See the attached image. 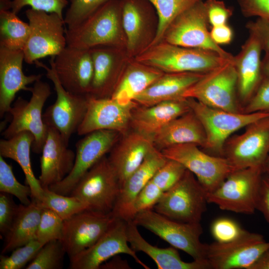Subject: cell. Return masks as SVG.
Here are the masks:
<instances>
[{
  "label": "cell",
  "instance_id": "1",
  "mask_svg": "<svg viewBox=\"0 0 269 269\" xmlns=\"http://www.w3.org/2000/svg\"><path fill=\"white\" fill-rule=\"evenodd\" d=\"M67 46L90 49L110 46L126 51L120 0L107 2L76 26L66 30Z\"/></svg>",
  "mask_w": 269,
  "mask_h": 269
},
{
  "label": "cell",
  "instance_id": "2",
  "mask_svg": "<svg viewBox=\"0 0 269 269\" xmlns=\"http://www.w3.org/2000/svg\"><path fill=\"white\" fill-rule=\"evenodd\" d=\"M163 73L205 74L233 61L213 51L183 47L161 41L134 58Z\"/></svg>",
  "mask_w": 269,
  "mask_h": 269
},
{
  "label": "cell",
  "instance_id": "3",
  "mask_svg": "<svg viewBox=\"0 0 269 269\" xmlns=\"http://www.w3.org/2000/svg\"><path fill=\"white\" fill-rule=\"evenodd\" d=\"M132 221L137 226L147 229L171 246L185 252L194 260L206 261L208 244L200 241L203 233L200 223L177 221L152 210L136 213Z\"/></svg>",
  "mask_w": 269,
  "mask_h": 269
},
{
  "label": "cell",
  "instance_id": "4",
  "mask_svg": "<svg viewBox=\"0 0 269 269\" xmlns=\"http://www.w3.org/2000/svg\"><path fill=\"white\" fill-rule=\"evenodd\" d=\"M191 110L201 123L206 135L203 148L207 153L223 157L224 147L231 134L269 113L232 112L210 107L196 100L186 98ZM206 151V152H207Z\"/></svg>",
  "mask_w": 269,
  "mask_h": 269
},
{
  "label": "cell",
  "instance_id": "5",
  "mask_svg": "<svg viewBox=\"0 0 269 269\" xmlns=\"http://www.w3.org/2000/svg\"><path fill=\"white\" fill-rule=\"evenodd\" d=\"M263 173V167L234 171L216 189L207 193L208 203L237 213H254Z\"/></svg>",
  "mask_w": 269,
  "mask_h": 269
},
{
  "label": "cell",
  "instance_id": "6",
  "mask_svg": "<svg viewBox=\"0 0 269 269\" xmlns=\"http://www.w3.org/2000/svg\"><path fill=\"white\" fill-rule=\"evenodd\" d=\"M207 191L188 170L171 188L163 192L154 211L171 219L200 223L207 209Z\"/></svg>",
  "mask_w": 269,
  "mask_h": 269
},
{
  "label": "cell",
  "instance_id": "7",
  "mask_svg": "<svg viewBox=\"0 0 269 269\" xmlns=\"http://www.w3.org/2000/svg\"><path fill=\"white\" fill-rule=\"evenodd\" d=\"M30 92L31 97L29 101L19 97L12 104L8 112L11 121L1 135L8 139L22 132H30L34 137L31 149L39 154L48 129L43 120L42 109L51 91L49 85L40 79L34 83Z\"/></svg>",
  "mask_w": 269,
  "mask_h": 269
},
{
  "label": "cell",
  "instance_id": "8",
  "mask_svg": "<svg viewBox=\"0 0 269 269\" xmlns=\"http://www.w3.org/2000/svg\"><path fill=\"white\" fill-rule=\"evenodd\" d=\"M25 15L30 32L23 49L24 62L32 64L45 57H55L67 46L63 17L31 8Z\"/></svg>",
  "mask_w": 269,
  "mask_h": 269
},
{
  "label": "cell",
  "instance_id": "9",
  "mask_svg": "<svg viewBox=\"0 0 269 269\" xmlns=\"http://www.w3.org/2000/svg\"><path fill=\"white\" fill-rule=\"evenodd\" d=\"M120 190L118 176L105 155L83 175L70 195L83 202L88 210L109 213Z\"/></svg>",
  "mask_w": 269,
  "mask_h": 269
},
{
  "label": "cell",
  "instance_id": "10",
  "mask_svg": "<svg viewBox=\"0 0 269 269\" xmlns=\"http://www.w3.org/2000/svg\"><path fill=\"white\" fill-rule=\"evenodd\" d=\"M203 0L195 3L180 13L168 25L162 41L189 48L213 51L225 58L234 56L212 40Z\"/></svg>",
  "mask_w": 269,
  "mask_h": 269
},
{
  "label": "cell",
  "instance_id": "11",
  "mask_svg": "<svg viewBox=\"0 0 269 269\" xmlns=\"http://www.w3.org/2000/svg\"><path fill=\"white\" fill-rule=\"evenodd\" d=\"M34 64L45 69L46 76L53 83L56 93L55 103L43 114V121L48 127L56 130L68 144L85 116L89 94H76L67 91L59 82L52 65L48 67L38 61Z\"/></svg>",
  "mask_w": 269,
  "mask_h": 269
},
{
  "label": "cell",
  "instance_id": "12",
  "mask_svg": "<svg viewBox=\"0 0 269 269\" xmlns=\"http://www.w3.org/2000/svg\"><path fill=\"white\" fill-rule=\"evenodd\" d=\"M237 82L233 61H230L204 74L185 92L183 98L194 99L213 108L240 112L237 98Z\"/></svg>",
  "mask_w": 269,
  "mask_h": 269
},
{
  "label": "cell",
  "instance_id": "13",
  "mask_svg": "<svg viewBox=\"0 0 269 269\" xmlns=\"http://www.w3.org/2000/svg\"><path fill=\"white\" fill-rule=\"evenodd\" d=\"M194 143L172 146L161 150L169 159L176 160L191 171L208 193L216 189L237 170L224 157L210 154Z\"/></svg>",
  "mask_w": 269,
  "mask_h": 269
},
{
  "label": "cell",
  "instance_id": "14",
  "mask_svg": "<svg viewBox=\"0 0 269 269\" xmlns=\"http://www.w3.org/2000/svg\"><path fill=\"white\" fill-rule=\"evenodd\" d=\"M269 155V116L245 127L244 132L228 139L223 157L237 169L263 167Z\"/></svg>",
  "mask_w": 269,
  "mask_h": 269
},
{
  "label": "cell",
  "instance_id": "15",
  "mask_svg": "<svg viewBox=\"0 0 269 269\" xmlns=\"http://www.w3.org/2000/svg\"><path fill=\"white\" fill-rule=\"evenodd\" d=\"M120 0L126 52L130 58H135L152 44L158 29V16L148 0Z\"/></svg>",
  "mask_w": 269,
  "mask_h": 269
},
{
  "label": "cell",
  "instance_id": "16",
  "mask_svg": "<svg viewBox=\"0 0 269 269\" xmlns=\"http://www.w3.org/2000/svg\"><path fill=\"white\" fill-rule=\"evenodd\" d=\"M269 247L262 235L247 231L231 242L208 244L206 259L210 269H250Z\"/></svg>",
  "mask_w": 269,
  "mask_h": 269
},
{
  "label": "cell",
  "instance_id": "17",
  "mask_svg": "<svg viewBox=\"0 0 269 269\" xmlns=\"http://www.w3.org/2000/svg\"><path fill=\"white\" fill-rule=\"evenodd\" d=\"M121 136L111 130H99L85 135L76 144L74 165L61 181L48 188L57 193L69 195L83 175L101 158L109 153Z\"/></svg>",
  "mask_w": 269,
  "mask_h": 269
},
{
  "label": "cell",
  "instance_id": "18",
  "mask_svg": "<svg viewBox=\"0 0 269 269\" xmlns=\"http://www.w3.org/2000/svg\"><path fill=\"white\" fill-rule=\"evenodd\" d=\"M117 218L112 212L85 210L64 220L60 241L69 259L93 246Z\"/></svg>",
  "mask_w": 269,
  "mask_h": 269
},
{
  "label": "cell",
  "instance_id": "19",
  "mask_svg": "<svg viewBox=\"0 0 269 269\" xmlns=\"http://www.w3.org/2000/svg\"><path fill=\"white\" fill-rule=\"evenodd\" d=\"M126 230L127 221L117 218L93 246L69 259V269H99L109 259L125 254L131 256L142 267L149 269L129 245Z\"/></svg>",
  "mask_w": 269,
  "mask_h": 269
},
{
  "label": "cell",
  "instance_id": "20",
  "mask_svg": "<svg viewBox=\"0 0 269 269\" xmlns=\"http://www.w3.org/2000/svg\"><path fill=\"white\" fill-rule=\"evenodd\" d=\"M138 105L134 101L123 104L112 98H96L89 94L87 110L77 133L85 135L106 130L124 135L130 131L132 113Z\"/></svg>",
  "mask_w": 269,
  "mask_h": 269
},
{
  "label": "cell",
  "instance_id": "21",
  "mask_svg": "<svg viewBox=\"0 0 269 269\" xmlns=\"http://www.w3.org/2000/svg\"><path fill=\"white\" fill-rule=\"evenodd\" d=\"M49 62L67 91L76 94H90L94 66L89 49L67 46L57 55L51 57Z\"/></svg>",
  "mask_w": 269,
  "mask_h": 269
},
{
  "label": "cell",
  "instance_id": "22",
  "mask_svg": "<svg viewBox=\"0 0 269 269\" xmlns=\"http://www.w3.org/2000/svg\"><path fill=\"white\" fill-rule=\"evenodd\" d=\"M94 75L90 95L96 98H111L128 60L125 50L110 46L90 48Z\"/></svg>",
  "mask_w": 269,
  "mask_h": 269
},
{
  "label": "cell",
  "instance_id": "23",
  "mask_svg": "<svg viewBox=\"0 0 269 269\" xmlns=\"http://www.w3.org/2000/svg\"><path fill=\"white\" fill-rule=\"evenodd\" d=\"M23 50L0 47V117L8 113L17 92H30L29 84L40 80L41 74L26 75L23 71Z\"/></svg>",
  "mask_w": 269,
  "mask_h": 269
},
{
  "label": "cell",
  "instance_id": "24",
  "mask_svg": "<svg viewBox=\"0 0 269 269\" xmlns=\"http://www.w3.org/2000/svg\"><path fill=\"white\" fill-rule=\"evenodd\" d=\"M167 160L155 147L146 155L141 164L121 186L112 211L116 218L127 222L133 220L135 216L133 205L136 197Z\"/></svg>",
  "mask_w": 269,
  "mask_h": 269
},
{
  "label": "cell",
  "instance_id": "25",
  "mask_svg": "<svg viewBox=\"0 0 269 269\" xmlns=\"http://www.w3.org/2000/svg\"><path fill=\"white\" fill-rule=\"evenodd\" d=\"M41 154L38 179L43 188L61 181L73 168L76 153L68 148V144L55 129L48 127Z\"/></svg>",
  "mask_w": 269,
  "mask_h": 269
},
{
  "label": "cell",
  "instance_id": "26",
  "mask_svg": "<svg viewBox=\"0 0 269 269\" xmlns=\"http://www.w3.org/2000/svg\"><path fill=\"white\" fill-rule=\"evenodd\" d=\"M262 51L258 38L249 33L241 50L234 56L233 63L237 74L238 96L242 102L247 103L250 101L264 79Z\"/></svg>",
  "mask_w": 269,
  "mask_h": 269
},
{
  "label": "cell",
  "instance_id": "27",
  "mask_svg": "<svg viewBox=\"0 0 269 269\" xmlns=\"http://www.w3.org/2000/svg\"><path fill=\"white\" fill-rule=\"evenodd\" d=\"M154 147L151 138L134 131L121 136L108 156L118 176L121 187Z\"/></svg>",
  "mask_w": 269,
  "mask_h": 269
},
{
  "label": "cell",
  "instance_id": "28",
  "mask_svg": "<svg viewBox=\"0 0 269 269\" xmlns=\"http://www.w3.org/2000/svg\"><path fill=\"white\" fill-rule=\"evenodd\" d=\"M190 110L186 98L164 101L150 106L138 105L132 113L131 129L152 139L168 123Z\"/></svg>",
  "mask_w": 269,
  "mask_h": 269
},
{
  "label": "cell",
  "instance_id": "29",
  "mask_svg": "<svg viewBox=\"0 0 269 269\" xmlns=\"http://www.w3.org/2000/svg\"><path fill=\"white\" fill-rule=\"evenodd\" d=\"M152 140L160 151L185 143H194L204 148L206 135L201 123L191 110L168 123L152 136Z\"/></svg>",
  "mask_w": 269,
  "mask_h": 269
},
{
  "label": "cell",
  "instance_id": "30",
  "mask_svg": "<svg viewBox=\"0 0 269 269\" xmlns=\"http://www.w3.org/2000/svg\"><path fill=\"white\" fill-rule=\"evenodd\" d=\"M204 74L191 72L164 73L133 101L140 106H150L164 101L183 99L185 92Z\"/></svg>",
  "mask_w": 269,
  "mask_h": 269
},
{
  "label": "cell",
  "instance_id": "31",
  "mask_svg": "<svg viewBox=\"0 0 269 269\" xmlns=\"http://www.w3.org/2000/svg\"><path fill=\"white\" fill-rule=\"evenodd\" d=\"M137 227L133 221L127 222L128 242L135 252H142L151 258L158 269H210L206 261H182L177 249L172 246L161 248L150 244L140 235Z\"/></svg>",
  "mask_w": 269,
  "mask_h": 269
},
{
  "label": "cell",
  "instance_id": "32",
  "mask_svg": "<svg viewBox=\"0 0 269 269\" xmlns=\"http://www.w3.org/2000/svg\"><path fill=\"white\" fill-rule=\"evenodd\" d=\"M163 73L155 67L130 58L111 98L123 104L132 101Z\"/></svg>",
  "mask_w": 269,
  "mask_h": 269
},
{
  "label": "cell",
  "instance_id": "33",
  "mask_svg": "<svg viewBox=\"0 0 269 269\" xmlns=\"http://www.w3.org/2000/svg\"><path fill=\"white\" fill-rule=\"evenodd\" d=\"M34 140L29 132H21L8 139L0 140V155L16 161L21 168L25 178L26 184L31 190V200L41 202L44 191L39 180L32 169L30 149Z\"/></svg>",
  "mask_w": 269,
  "mask_h": 269
},
{
  "label": "cell",
  "instance_id": "34",
  "mask_svg": "<svg viewBox=\"0 0 269 269\" xmlns=\"http://www.w3.org/2000/svg\"><path fill=\"white\" fill-rule=\"evenodd\" d=\"M42 209L40 203L33 199L27 205H18L11 226L4 236L1 254L12 252L36 239Z\"/></svg>",
  "mask_w": 269,
  "mask_h": 269
},
{
  "label": "cell",
  "instance_id": "35",
  "mask_svg": "<svg viewBox=\"0 0 269 269\" xmlns=\"http://www.w3.org/2000/svg\"><path fill=\"white\" fill-rule=\"evenodd\" d=\"M30 32L28 23L11 10H0V47L23 50Z\"/></svg>",
  "mask_w": 269,
  "mask_h": 269
},
{
  "label": "cell",
  "instance_id": "36",
  "mask_svg": "<svg viewBox=\"0 0 269 269\" xmlns=\"http://www.w3.org/2000/svg\"><path fill=\"white\" fill-rule=\"evenodd\" d=\"M43 189V197L40 204L43 208L54 212L63 220L81 211L88 210L86 204L74 196L57 193L48 187Z\"/></svg>",
  "mask_w": 269,
  "mask_h": 269
},
{
  "label": "cell",
  "instance_id": "37",
  "mask_svg": "<svg viewBox=\"0 0 269 269\" xmlns=\"http://www.w3.org/2000/svg\"><path fill=\"white\" fill-rule=\"evenodd\" d=\"M156 10L158 18L157 34L152 46L162 40L170 23L184 10L201 0H148Z\"/></svg>",
  "mask_w": 269,
  "mask_h": 269
},
{
  "label": "cell",
  "instance_id": "38",
  "mask_svg": "<svg viewBox=\"0 0 269 269\" xmlns=\"http://www.w3.org/2000/svg\"><path fill=\"white\" fill-rule=\"evenodd\" d=\"M66 253L60 240L50 241L38 251L33 259L26 266V269H59L63 268Z\"/></svg>",
  "mask_w": 269,
  "mask_h": 269
},
{
  "label": "cell",
  "instance_id": "39",
  "mask_svg": "<svg viewBox=\"0 0 269 269\" xmlns=\"http://www.w3.org/2000/svg\"><path fill=\"white\" fill-rule=\"evenodd\" d=\"M0 191L15 196L21 204L27 205L31 202L30 187L20 183L15 178L12 166L0 155Z\"/></svg>",
  "mask_w": 269,
  "mask_h": 269
},
{
  "label": "cell",
  "instance_id": "40",
  "mask_svg": "<svg viewBox=\"0 0 269 269\" xmlns=\"http://www.w3.org/2000/svg\"><path fill=\"white\" fill-rule=\"evenodd\" d=\"M64 220L49 209L43 208L37 232L36 240L44 245L55 240H61Z\"/></svg>",
  "mask_w": 269,
  "mask_h": 269
},
{
  "label": "cell",
  "instance_id": "41",
  "mask_svg": "<svg viewBox=\"0 0 269 269\" xmlns=\"http://www.w3.org/2000/svg\"><path fill=\"white\" fill-rule=\"evenodd\" d=\"M43 245L37 240L13 250L9 256L4 254L0 256V269H20L26 266L35 257Z\"/></svg>",
  "mask_w": 269,
  "mask_h": 269
},
{
  "label": "cell",
  "instance_id": "42",
  "mask_svg": "<svg viewBox=\"0 0 269 269\" xmlns=\"http://www.w3.org/2000/svg\"><path fill=\"white\" fill-rule=\"evenodd\" d=\"M110 0H70L64 18L67 28L78 25Z\"/></svg>",
  "mask_w": 269,
  "mask_h": 269
},
{
  "label": "cell",
  "instance_id": "43",
  "mask_svg": "<svg viewBox=\"0 0 269 269\" xmlns=\"http://www.w3.org/2000/svg\"><path fill=\"white\" fill-rule=\"evenodd\" d=\"M186 170L180 162L167 159L166 162L156 172L151 180L165 192L180 180Z\"/></svg>",
  "mask_w": 269,
  "mask_h": 269
},
{
  "label": "cell",
  "instance_id": "44",
  "mask_svg": "<svg viewBox=\"0 0 269 269\" xmlns=\"http://www.w3.org/2000/svg\"><path fill=\"white\" fill-rule=\"evenodd\" d=\"M210 232L215 241L226 243L239 238L247 231L235 220L227 217H221L213 221L210 226Z\"/></svg>",
  "mask_w": 269,
  "mask_h": 269
},
{
  "label": "cell",
  "instance_id": "45",
  "mask_svg": "<svg viewBox=\"0 0 269 269\" xmlns=\"http://www.w3.org/2000/svg\"><path fill=\"white\" fill-rule=\"evenodd\" d=\"M70 0H12L11 10L17 14L26 6L31 8L49 13H56L62 17L63 11Z\"/></svg>",
  "mask_w": 269,
  "mask_h": 269
},
{
  "label": "cell",
  "instance_id": "46",
  "mask_svg": "<svg viewBox=\"0 0 269 269\" xmlns=\"http://www.w3.org/2000/svg\"><path fill=\"white\" fill-rule=\"evenodd\" d=\"M163 191L151 180L149 181L136 197L133 209L136 213L151 210L161 198Z\"/></svg>",
  "mask_w": 269,
  "mask_h": 269
},
{
  "label": "cell",
  "instance_id": "47",
  "mask_svg": "<svg viewBox=\"0 0 269 269\" xmlns=\"http://www.w3.org/2000/svg\"><path fill=\"white\" fill-rule=\"evenodd\" d=\"M204 2L209 24L211 26L227 23L233 10L223 0H206Z\"/></svg>",
  "mask_w": 269,
  "mask_h": 269
},
{
  "label": "cell",
  "instance_id": "48",
  "mask_svg": "<svg viewBox=\"0 0 269 269\" xmlns=\"http://www.w3.org/2000/svg\"><path fill=\"white\" fill-rule=\"evenodd\" d=\"M9 195L3 192L0 194V232L4 236L11 226L18 206Z\"/></svg>",
  "mask_w": 269,
  "mask_h": 269
},
{
  "label": "cell",
  "instance_id": "49",
  "mask_svg": "<svg viewBox=\"0 0 269 269\" xmlns=\"http://www.w3.org/2000/svg\"><path fill=\"white\" fill-rule=\"evenodd\" d=\"M257 112L269 113V80L264 78L242 112L250 113Z\"/></svg>",
  "mask_w": 269,
  "mask_h": 269
},
{
  "label": "cell",
  "instance_id": "50",
  "mask_svg": "<svg viewBox=\"0 0 269 269\" xmlns=\"http://www.w3.org/2000/svg\"><path fill=\"white\" fill-rule=\"evenodd\" d=\"M237 0L244 16L269 19V0Z\"/></svg>",
  "mask_w": 269,
  "mask_h": 269
},
{
  "label": "cell",
  "instance_id": "51",
  "mask_svg": "<svg viewBox=\"0 0 269 269\" xmlns=\"http://www.w3.org/2000/svg\"><path fill=\"white\" fill-rule=\"evenodd\" d=\"M246 27L258 38L265 54L269 55V19L258 18L247 23Z\"/></svg>",
  "mask_w": 269,
  "mask_h": 269
},
{
  "label": "cell",
  "instance_id": "52",
  "mask_svg": "<svg viewBox=\"0 0 269 269\" xmlns=\"http://www.w3.org/2000/svg\"><path fill=\"white\" fill-rule=\"evenodd\" d=\"M259 210L269 223V174L264 172L262 177L257 201Z\"/></svg>",
  "mask_w": 269,
  "mask_h": 269
},
{
  "label": "cell",
  "instance_id": "53",
  "mask_svg": "<svg viewBox=\"0 0 269 269\" xmlns=\"http://www.w3.org/2000/svg\"><path fill=\"white\" fill-rule=\"evenodd\" d=\"M210 35L213 42L220 46L231 43L233 38V31L227 23L212 26Z\"/></svg>",
  "mask_w": 269,
  "mask_h": 269
},
{
  "label": "cell",
  "instance_id": "54",
  "mask_svg": "<svg viewBox=\"0 0 269 269\" xmlns=\"http://www.w3.org/2000/svg\"><path fill=\"white\" fill-rule=\"evenodd\" d=\"M110 261L106 264H103L100 269H130L128 264L118 255L113 257Z\"/></svg>",
  "mask_w": 269,
  "mask_h": 269
},
{
  "label": "cell",
  "instance_id": "55",
  "mask_svg": "<svg viewBox=\"0 0 269 269\" xmlns=\"http://www.w3.org/2000/svg\"><path fill=\"white\" fill-rule=\"evenodd\" d=\"M250 269H269V247L265 251Z\"/></svg>",
  "mask_w": 269,
  "mask_h": 269
},
{
  "label": "cell",
  "instance_id": "56",
  "mask_svg": "<svg viewBox=\"0 0 269 269\" xmlns=\"http://www.w3.org/2000/svg\"><path fill=\"white\" fill-rule=\"evenodd\" d=\"M262 70L264 78L269 80V55L265 54L262 61Z\"/></svg>",
  "mask_w": 269,
  "mask_h": 269
},
{
  "label": "cell",
  "instance_id": "57",
  "mask_svg": "<svg viewBox=\"0 0 269 269\" xmlns=\"http://www.w3.org/2000/svg\"><path fill=\"white\" fill-rule=\"evenodd\" d=\"M12 0H0V10H11Z\"/></svg>",
  "mask_w": 269,
  "mask_h": 269
},
{
  "label": "cell",
  "instance_id": "58",
  "mask_svg": "<svg viewBox=\"0 0 269 269\" xmlns=\"http://www.w3.org/2000/svg\"><path fill=\"white\" fill-rule=\"evenodd\" d=\"M264 172L269 174V155L267 157L263 167Z\"/></svg>",
  "mask_w": 269,
  "mask_h": 269
}]
</instances>
